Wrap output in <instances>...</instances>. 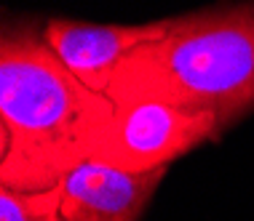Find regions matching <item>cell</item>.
Here are the masks:
<instances>
[{"label": "cell", "instance_id": "obj_1", "mask_svg": "<svg viewBox=\"0 0 254 221\" xmlns=\"http://www.w3.org/2000/svg\"><path fill=\"white\" fill-rule=\"evenodd\" d=\"M115 104L64 67L38 32L0 43V186L54 189L94 160Z\"/></svg>", "mask_w": 254, "mask_h": 221}, {"label": "cell", "instance_id": "obj_2", "mask_svg": "<svg viewBox=\"0 0 254 221\" xmlns=\"http://www.w3.org/2000/svg\"><path fill=\"white\" fill-rule=\"evenodd\" d=\"M105 96L161 99L236 123L254 109V3L174 16L166 35L121 61Z\"/></svg>", "mask_w": 254, "mask_h": 221}, {"label": "cell", "instance_id": "obj_3", "mask_svg": "<svg viewBox=\"0 0 254 221\" xmlns=\"http://www.w3.org/2000/svg\"><path fill=\"white\" fill-rule=\"evenodd\" d=\"M228 128L222 117L206 109L171 104L161 99H136L115 104L94 160L121 171L145 174L169 168L190 149L214 141Z\"/></svg>", "mask_w": 254, "mask_h": 221}, {"label": "cell", "instance_id": "obj_4", "mask_svg": "<svg viewBox=\"0 0 254 221\" xmlns=\"http://www.w3.org/2000/svg\"><path fill=\"white\" fill-rule=\"evenodd\" d=\"M169 27L171 19L147 24H86L51 19L40 35L75 78H80L91 91L107 93V86L121 61L136 48L163 38Z\"/></svg>", "mask_w": 254, "mask_h": 221}, {"label": "cell", "instance_id": "obj_5", "mask_svg": "<svg viewBox=\"0 0 254 221\" xmlns=\"http://www.w3.org/2000/svg\"><path fill=\"white\" fill-rule=\"evenodd\" d=\"M166 168L131 174L86 160L59 181L62 221H139Z\"/></svg>", "mask_w": 254, "mask_h": 221}, {"label": "cell", "instance_id": "obj_6", "mask_svg": "<svg viewBox=\"0 0 254 221\" xmlns=\"http://www.w3.org/2000/svg\"><path fill=\"white\" fill-rule=\"evenodd\" d=\"M59 186L40 192H22L0 186V221H57Z\"/></svg>", "mask_w": 254, "mask_h": 221}, {"label": "cell", "instance_id": "obj_7", "mask_svg": "<svg viewBox=\"0 0 254 221\" xmlns=\"http://www.w3.org/2000/svg\"><path fill=\"white\" fill-rule=\"evenodd\" d=\"M57 221H62V219H57Z\"/></svg>", "mask_w": 254, "mask_h": 221}]
</instances>
